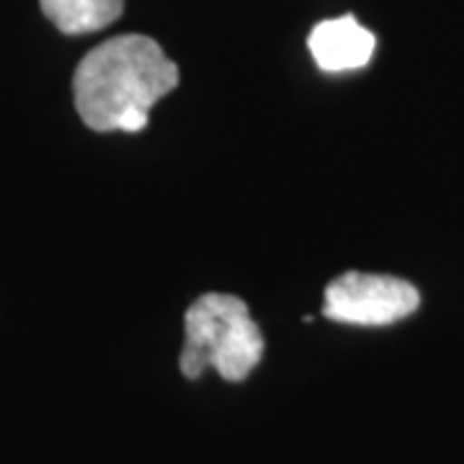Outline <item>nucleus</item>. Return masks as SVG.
<instances>
[{"mask_svg": "<svg viewBox=\"0 0 464 464\" xmlns=\"http://www.w3.org/2000/svg\"><path fill=\"white\" fill-rule=\"evenodd\" d=\"M179 65L142 34H124L81 60L72 78L75 109L93 132H142L150 109L179 85Z\"/></svg>", "mask_w": 464, "mask_h": 464, "instance_id": "f257e3e1", "label": "nucleus"}, {"mask_svg": "<svg viewBox=\"0 0 464 464\" xmlns=\"http://www.w3.org/2000/svg\"><path fill=\"white\" fill-rule=\"evenodd\" d=\"M181 372L197 380L204 369H217L227 382H243L264 356V333L250 317L246 302L232 295H204L183 317Z\"/></svg>", "mask_w": 464, "mask_h": 464, "instance_id": "f03ea898", "label": "nucleus"}, {"mask_svg": "<svg viewBox=\"0 0 464 464\" xmlns=\"http://www.w3.org/2000/svg\"><path fill=\"white\" fill-rule=\"evenodd\" d=\"M418 304L420 295L405 279L348 271L325 286L323 315L343 325L380 328L413 315Z\"/></svg>", "mask_w": 464, "mask_h": 464, "instance_id": "7ed1b4c3", "label": "nucleus"}, {"mask_svg": "<svg viewBox=\"0 0 464 464\" xmlns=\"http://www.w3.org/2000/svg\"><path fill=\"white\" fill-rule=\"evenodd\" d=\"M307 47L323 72H348L369 65L377 36L364 29L356 16L320 21L307 36Z\"/></svg>", "mask_w": 464, "mask_h": 464, "instance_id": "20e7f679", "label": "nucleus"}, {"mask_svg": "<svg viewBox=\"0 0 464 464\" xmlns=\"http://www.w3.org/2000/svg\"><path fill=\"white\" fill-rule=\"evenodd\" d=\"M44 16L63 34H93L111 26L124 11V0H39Z\"/></svg>", "mask_w": 464, "mask_h": 464, "instance_id": "39448f33", "label": "nucleus"}]
</instances>
